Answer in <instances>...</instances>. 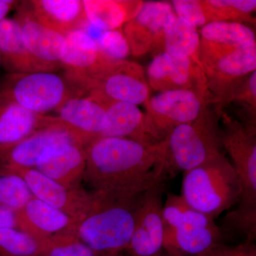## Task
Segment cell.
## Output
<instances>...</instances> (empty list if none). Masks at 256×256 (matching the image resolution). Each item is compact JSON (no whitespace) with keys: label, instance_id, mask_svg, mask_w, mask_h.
<instances>
[{"label":"cell","instance_id":"25","mask_svg":"<svg viewBox=\"0 0 256 256\" xmlns=\"http://www.w3.org/2000/svg\"><path fill=\"white\" fill-rule=\"evenodd\" d=\"M65 38L62 66L66 73L87 74L108 60L100 53L95 40L82 28L67 34Z\"/></svg>","mask_w":256,"mask_h":256},{"label":"cell","instance_id":"36","mask_svg":"<svg viewBox=\"0 0 256 256\" xmlns=\"http://www.w3.org/2000/svg\"><path fill=\"white\" fill-rule=\"evenodd\" d=\"M206 256H256L255 242L245 240L236 245L218 244Z\"/></svg>","mask_w":256,"mask_h":256},{"label":"cell","instance_id":"21","mask_svg":"<svg viewBox=\"0 0 256 256\" xmlns=\"http://www.w3.org/2000/svg\"><path fill=\"white\" fill-rule=\"evenodd\" d=\"M34 14L46 26L66 35L87 23L82 0H32Z\"/></svg>","mask_w":256,"mask_h":256},{"label":"cell","instance_id":"3","mask_svg":"<svg viewBox=\"0 0 256 256\" xmlns=\"http://www.w3.org/2000/svg\"><path fill=\"white\" fill-rule=\"evenodd\" d=\"M164 252L171 256H206L224 242L214 220L192 208L180 195L169 194L163 204Z\"/></svg>","mask_w":256,"mask_h":256},{"label":"cell","instance_id":"34","mask_svg":"<svg viewBox=\"0 0 256 256\" xmlns=\"http://www.w3.org/2000/svg\"><path fill=\"white\" fill-rule=\"evenodd\" d=\"M96 43L102 55L112 62L126 60L131 54L122 28L102 32Z\"/></svg>","mask_w":256,"mask_h":256},{"label":"cell","instance_id":"10","mask_svg":"<svg viewBox=\"0 0 256 256\" xmlns=\"http://www.w3.org/2000/svg\"><path fill=\"white\" fill-rule=\"evenodd\" d=\"M222 141L238 176L242 196L238 206L256 210V129L242 124L224 111Z\"/></svg>","mask_w":256,"mask_h":256},{"label":"cell","instance_id":"7","mask_svg":"<svg viewBox=\"0 0 256 256\" xmlns=\"http://www.w3.org/2000/svg\"><path fill=\"white\" fill-rule=\"evenodd\" d=\"M200 58L212 106L220 114L224 101L256 70V45L245 48L216 46L201 41Z\"/></svg>","mask_w":256,"mask_h":256},{"label":"cell","instance_id":"38","mask_svg":"<svg viewBox=\"0 0 256 256\" xmlns=\"http://www.w3.org/2000/svg\"><path fill=\"white\" fill-rule=\"evenodd\" d=\"M20 2L15 0H0V22L6 18V15L15 8H18Z\"/></svg>","mask_w":256,"mask_h":256},{"label":"cell","instance_id":"14","mask_svg":"<svg viewBox=\"0 0 256 256\" xmlns=\"http://www.w3.org/2000/svg\"><path fill=\"white\" fill-rule=\"evenodd\" d=\"M64 142L78 143L84 146L80 140L56 118L48 126L0 151V170L13 172L34 169L37 162L47 148Z\"/></svg>","mask_w":256,"mask_h":256},{"label":"cell","instance_id":"32","mask_svg":"<svg viewBox=\"0 0 256 256\" xmlns=\"http://www.w3.org/2000/svg\"><path fill=\"white\" fill-rule=\"evenodd\" d=\"M40 244L42 256H98L78 238L76 232L55 236Z\"/></svg>","mask_w":256,"mask_h":256},{"label":"cell","instance_id":"39","mask_svg":"<svg viewBox=\"0 0 256 256\" xmlns=\"http://www.w3.org/2000/svg\"><path fill=\"white\" fill-rule=\"evenodd\" d=\"M169 256V255H168V254H166V252H163V254H162V255H161V256Z\"/></svg>","mask_w":256,"mask_h":256},{"label":"cell","instance_id":"1","mask_svg":"<svg viewBox=\"0 0 256 256\" xmlns=\"http://www.w3.org/2000/svg\"><path fill=\"white\" fill-rule=\"evenodd\" d=\"M84 180L94 190L118 196L143 193L168 176L164 140L146 144L120 138H101L85 146Z\"/></svg>","mask_w":256,"mask_h":256},{"label":"cell","instance_id":"41","mask_svg":"<svg viewBox=\"0 0 256 256\" xmlns=\"http://www.w3.org/2000/svg\"><path fill=\"white\" fill-rule=\"evenodd\" d=\"M0 63H1V62H0Z\"/></svg>","mask_w":256,"mask_h":256},{"label":"cell","instance_id":"11","mask_svg":"<svg viewBox=\"0 0 256 256\" xmlns=\"http://www.w3.org/2000/svg\"><path fill=\"white\" fill-rule=\"evenodd\" d=\"M162 182L142 194L136 215V226L128 247L126 256H160L164 252L163 194Z\"/></svg>","mask_w":256,"mask_h":256},{"label":"cell","instance_id":"2","mask_svg":"<svg viewBox=\"0 0 256 256\" xmlns=\"http://www.w3.org/2000/svg\"><path fill=\"white\" fill-rule=\"evenodd\" d=\"M94 192V204L77 224L76 234L98 256L120 255L132 238L144 192L128 196Z\"/></svg>","mask_w":256,"mask_h":256},{"label":"cell","instance_id":"29","mask_svg":"<svg viewBox=\"0 0 256 256\" xmlns=\"http://www.w3.org/2000/svg\"><path fill=\"white\" fill-rule=\"evenodd\" d=\"M238 106L240 122L256 129V70L244 79L226 98L222 110L229 105Z\"/></svg>","mask_w":256,"mask_h":256},{"label":"cell","instance_id":"33","mask_svg":"<svg viewBox=\"0 0 256 256\" xmlns=\"http://www.w3.org/2000/svg\"><path fill=\"white\" fill-rule=\"evenodd\" d=\"M220 229L224 239L230 234L242 238V242H256V210H242L237 207L224 216Z\"/></svg>","mask_w":256,"mask_h":256},{"label":"cell","instance_id":"24","mask_svg":"<svg viewBox=\"0 0 256 256\" xmlns=\"http://www.w3.org/2000/svg\"><path fill=\"white\" fill-rule=\"evenodd\" d=\"M0 62L8 74L44 72L26 50L14 18L0 22Z\"/></svg>","mask_w":256,"mask_h":256},{"label":"cell","instance_id":"4","mask_svg":"<svg viewBox=\"0 0 256 256\" xmlns=\"http://www.w3.org/2000/svg\"><path fill=\"white\" fill-rule=\"evenodd\" d=\"M183 173L180 196L194 210L215 220L238 203V178L223 153Z\"/></svg>","mask_w":256,"mask_h":256},{"label":"cell","instance_id":"40","mask_svg":"<svg viewBox=\"0 0 256 256\" xmlns=\"http://www.w3.org/2000/svg\"><path fill=\"white\" fill-rule=\"evenodd\" d=\"M122 256L121 255V254H120V255H118V256Z\"/></svg>","mask_w":256,"mask_h":256},{"label":"cell","instance_id":"26","mask_svg":"<svg viewBox=\"0 0 256 256\" xmlns=\"http://www.w3.org/2000/svg\"><path fill=\"white\" fill-rule=\"evenodd\" d=\"M162 44L163 52L191 58L202 68L200 58V32L196 28L180 20L175 13L170 16L165 24Z\"/></svg>","mask_w":256,"mask_h":256},{"label":"cell","instance_id":"27","mask_svg":"<svg viewBox=\"0 0 256 256\" xmlns=\"http://www.w3.org/2000/svg\"><path fill=\"white\" fill-rule=\"evenodd\" d=\"M198 32L202 42L216 46L238 48L256 45L255 32L246 24L214 22Z\"/></svg>","mask_w":256,"mask_h":256},{"label":"cell","instance_id":"37","mask_svg":"<svg viewBox=\"0 0 256 256\" xmlns=\"http://www.w3.org/2000/svg\"><path fill=\"white\" fill-rule=\"evenodd\" d=\"M18 229L16 212L14 210L0 206V229Z\"/></svg>","mask_w":256,"mask_h":256},{"label":"cell","instance_id":"8","mask_svg":"<svg viewBox=\"0 0 256 256\" xmlns=\"http://www.w3.org/2000/svg\"><path fill=\"white\" fill-rule=\"evenodd\" d=\"M80 92L66 76L54 72L8 74L0 84V94L42 116L56 110L66 100Z\"/></svg>","mask_w":256,"mask_h":256},{"label":"cell","instance_id":"12","mask_svg":"<svg viewBox=\"0 0 256 256\" xmlns=\"http://www.w3.org/2000/svg\"><path fill=\"white\" fill-rule=\"evenodd\" d=\"M14 18L20 26L24 44L32 58L44 72H56L62 67L65 36L38 21L28 1L20 3Z\"/></svg>","mask_w":256,"mask_h":256},{"label":"cell","instance_id":"22","mask_svg":"<svg viewBox=\"0 0 256 256\" xmlns=\"http://www.w3.org/2000/svg\"><path fill=\"white\" fill-rule=\"evenodd\" d=\"M108 126L101 138H127L146 144H156L146 128V114L138 106L109 101L106 105Z\"/></svg>","mask_w":256,"mask_h":256},{"label":"cell","instance_id":"15","mask_svg":"<svg viewBox=\"0 0 256 256\" xmlns=\"http://www.w3.org/2000/svg\"><path fill=\"white\" fill-rule=\"evenodd\" d=\"M109 101L92 92L70 98L55 111L62 121L80 140L84 148L98 139L108 126L106 105Z\"/></svg>","mask_w":256,"mask_h":256},{"label":"cell","instance_id":"28","mask_svg":"<svg viewBox=\"0 0 256 256\" xmlns=\"http://www.w3.org/2000/svg\"><path fill=\"white\" fill-rule=\"evenodd\" d=\"M208 24L214 22L256 24V0H202Z\"/></svg>","mask_w":256,"mask_h":256},{"label":"cell","instance_id":"9","mask_svg":"<svg viewBox=\"0 0 256 256\" xmlns=\"http://www.w3.org/2000/svg\"><path fill=\"white\" fill-rule=\"evenodd\" d=\"M212 106L210 92L176 90L159 92L146 101V120L151 137L161 142L174 128L197 118Z\"/></svg>","mask_w":256,"mask_h":256},{"label":"cell","instance_id":"6","mask_svg":"<svg viewBox=\"0 0 256 256\" xmlns=\"http://www.w3.org/2000/svg\"><path fill=\"white\" fill-rule=\"evenodd\" d=\"M66 76L84 92H92L108 101L144 105L150 88L142 66L129 60H105L85 74Z\"/></svg>","mask_w":256,"mask_h":256},{"label":"cell","instance_id":"20","mask_svg":"<svg viewBox=\"0 0 256 256\" xmlns=\"http://www.w3.org/2000/svg\"><path fill=\"white\" fill-rule=\"evenodd\" d=\"M56 120V116L34 114L0 94V151L22 140Z\"/></svg>","mask_w":256,"mask_h":256},{"label":"cell","instance_id":"18","mask_svg":"<svg viewBox=\"0 0 256 256\" xmlns=\"http://www.w3.org/2000/svg\"><path fill=\"white\" fill-rule=\"evenodd\" d=\"M85 148L75 142L50 146L40 156L34 169L65 188L80 186L85 174Z\"/></svg>","mask_w":256,"mask_h":256},{"label":"cell","instance_id":"30","mask_svg":"<svg viewBox=\"0 0 256 256\" xmlns=\"http://www.w3.org/2000/svg\"><path fill=\"white\" fill-rule=\"evenodd\" d=\"M34 195L21 176L0 170V206L15 212L22 210Z\"/></svg>","mask_w":256,"mask_h":256},{"label":"cell","instance_id":"17","mask_svg":"<svg viewBox=\"0 0 256 256\" xmlns=\"http://www.w3.org/2000/svg\"><path fill=\"white\" fill-rule=\"evenodd\" d=\"M146 74L150 88L154 92L194 90L210 92L203 70L190 58L163 52L154 56Z\"/></svg>","mask_w":256,"mask_h":256},{"label":"cell","instance_id":"5","mask_svg":"<svg viewBox=\"0 0 256 256\" xmlns=\"http://www.w3.org/2000/svg\"><path fill=\"white\" fill-rule=\"evenodd\" d=\"M220 114L213 106L197 118L174 128L164 140L168 175L188 171L222 154Z\"/></svg>","mask_w":256,"mask_h":256},{"label":"cell","instance_id":"31","mask_svg":"<svg viewBox=\"0 0 256 256\" xmlns=\"http://www.w3.org/2000/svg\"><path fill=\"white\" fill-rule=\"evenodd\" d=\"M0 256H42V247L18 229H0Z\"/></svg>","mask_w":256,"mask_h":256},{"label":"cell","instance_id":"35","mask_svg":"<svg viewBox=\"0 0 256 256\" xmlns=\"http://www.w3.org/2000/svg\"><path fill=\"white\" fill-rule=\"evenodd\" d=\"M175 14L195 28L208 24L202 0H173L170 2Z\"/></svg>","mask_w":256,"mask_h":256},{"label":"cell","instance_id":"19","mask_svg":"<svg viewBox=\"0 0 256 256\" xmlns=\"http://www.w3.org/2000/svg\"><path fill=\"white\" fill-rule=\"evenodd\" d=\"M16 212L18 229L41 244L55 236L76 232L77 222L34 196Z\"/></svg>","mask_w":256,"mask_h":256},{"label":"cell","instance_id":"13","mask_svg":"<svg viewBox=\"0 0 256 256\" xmlns=\"http://www.w3.org/2000/svg\"><path fill=\"white\" fill-rule=\"evenodd\" d=\"M10 172L18 174L24 180L34 196L68 215L77 224L85 218L95 200L94 192L89 193L82 186L65 188L36 169L18 170Z\"/></svg>","mask_w":256,"mask_h":256},{"label":"cell","instance_id":"23","mask_svg":"<svg viewBox=\"0 0 256 256\" xmlns=\"http://www.w3.org/2000/svg\"><path fill=\"white\" fill-rule=\"evenodd\" d=\"M88 22L101 31L122 28L139 12L141 0H82Z\"/></svg>","mask_w":256,"mask_h":256},{"label":"cell","instance_id":"16","mask_svg":"<svg viewBox=\"0 0 256 256\" xmlns=\"http://www.w3.org/2000/svg\"><path fill=\"white\" fill-rule=\"evenodd\" d=\"M174 13L168 2H144L138 14L122 28L131 54L138 57L150 52L154 56L163 53V30Z\"/></svg>","mask_w":256,"mask_h":256}]
</instances>
